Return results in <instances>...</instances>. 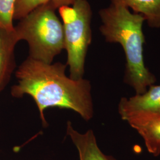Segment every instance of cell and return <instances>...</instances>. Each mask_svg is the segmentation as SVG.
Listing matches in <instances>:
<instances>
[{"mask_svg": "<svg viewBox=\"0 0 160 160\" xmlns=\"http://www.w3.org/2000/svg\"><path fill=\"white\" fill-rule=\"evenodd\" d=\"M120 116L135 112L148 111L160 113V86H151L142 94L122 98L119 104Z\"/></svg>", "mask_w": 160, "mask_h": 160, "instance_id": "ba28073f", "label": "cell"}, {"mask_svg": "<svg viewBox=\"0 0 160 160\" xmlns=\"http://www.w3.org/2000/svg\"><path fill=\"white\" fill-rule=\"evenodd\" d=\"M52 3L36 8L14 26L19 40L28 42L29 57L46 63L64 49V34L61 20Z\"/></svg>", "mask_w": 160, "mask_h": 160, "instance_id": "3957f363", "label": "cell"}, {"mask_svg": "<svg viewBox=\"0 0 160 160\" xmlns=\"http://www.w3.org/2000/svg\"><path fill=\"white\" fill-rule=\"evenodd\" d=\"M67 133L78 150L80 160H116L112 156L104 154L100 150L92 130L81 133L75 129L71 122L68 121Z\"/></svg>", "mask_w": 160, "mask_h": 160, "instance_id": "52a82bcc", "label": "cell"}, {"mask_svg": "<svg viewBox=\"0 0 160 160\" xmlns=\"http://www.w3.org/2000/svg\"><path fill=\"white\" fill-rule=\"evenodd\" d=\"M67 64L46 63L28 57L16 72L18 84L11 88L13 97L25 94L36 104L42 125H48L45 111L48 108L72 110L88 121L94 114L91 84L84 78L74 80L66 75Z\"/></svg>", "mask_w": 160, "mask_h": 160, "instance_id": "6da1fadb", "label": "cell"}, {"mask_svg": "<svg viewBox=\"0 0 160 160\" xmlns=\"http://www.w3.org/2000/svg\"><path fill=\"white\" fill-rule=\"evenodd\" d=\"M58 12L63 25L69 77L80 80L83 78L86 55L92 43V8L87 0H75L72 6L59 7Z\"/></svg>", "mask_w": 160, "mask_h": 160, "instance_id": "277c9868", "label": "cell"}, {"mask_svg": "<svg viewBox=\"0 0 160 160\" xmlns=\"http://www.w3.org/2000/svg\"><path fill=\"white\" fill-rule=\"evenodd\" d=\"M111 4L123 6L142 15L149 27L160 28V0H110Z\"/></svg>", "mask_w": 160, "mask_h": 160, "instance_id": "9c48e42d", "label": "cell"}, {"mask_svg": "<svg viewBox=\"0 0 160 160\" xmlns=\"http://www.w3.org/2000/svg\"><path fill=\"white\" fill-rule=\"evenodd\" d=\"M100 31L105 40L119 43L126 57L125 82L133 88L137 94H142L156 82L143 60L144 17L128 8L110 4L99 11Z\"/></svg>", "mask_w": 160, "mask_h": 160, "instance_id": "7a4b0ae2", "label": "cell"}, {"mask_svg": "<svg viewBox=\"0 0 160 160\" xmlns=\"http://www.w3.org/2000/svg\"><path fill=\"white\" fill-rule=\"evenodd\" d=\"M19 41L14 29L0 28V93L8 84L16 67L14 49Z\"/></svg>", "mask_w": 160, "mask_h": 160, "instance_id": "8992f818", "label": "cell"}, {"mask_svg": "<svg viewBox=\"0 0 160 160\" xmlns=\"http://www.w3.org/2000/svg\"><path fill=\"white\" fill-rule=\"evenodd\" d=\"M16 0H0V28L8 30L14 29V14Z\"/></svg>", "mask_w": 160, "mask_h": 160, "instance_id": "8fae6325", "label": "cell"}, {"mask_svg": "<svg viewBox=\"0 0 160 160\" xmlns=\"http://www.w3.org/2000/svg\"><path fill=\"white\" fill-rule=\"evenodd\" d=\"M143 138L149 152L160 155V113L135 111L121 116Z\"/></svg>", "mask_w": 160, "mask_h": 160, "instance_id": "5b68a950", "label": "cell"}, {"mask_svg": "<svg viewBox=\"0 0 160 160\" xmlns=\"http://www.w3.org/2000/svg\"><path fill=\"white\" fill-rule=\"evenodd\" d=\"M75 0H16L14 20H21L36 8L52 3L57 9L62 6H71Z\"/></svg>", "mask_w": 160, "mask_h": 160, "instance_id": "30bf717a", "label": "cell"}]
</instances>
